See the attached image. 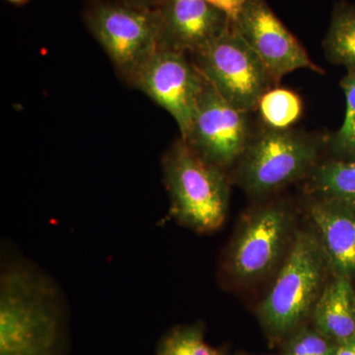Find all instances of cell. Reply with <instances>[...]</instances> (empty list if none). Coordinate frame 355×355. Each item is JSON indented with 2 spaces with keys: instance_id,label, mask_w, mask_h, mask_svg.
I'll use <instances>...</instances> for the list:
<instances>
[{
  "instance_id": "277c9868",
  "label": "cell",
  "mask_w": 355,
  "mask_h": 355,
  "mask_svg": "<svg viewBox=\"0 0 355 355\" xmlns=\"http://www.w3.org/2000/svg\"><path fill=\"white\" fill-rule=\"evenodd\" d=\"M323 140L293 130L268 128L252 135L237 162V181L253 197H263L310 174Z\"/></svg>"
},
{
  "instance_id": "5b68a950",
  "label": "cell",
  "mask_w": 355,
  "mask_h": 355,
  "mask_svg": "<svg viewBox=\"0 0 355 355\" xmlns=\"http://www.w3.org/2000/svg\"><path fill=\"white\" fill-rule=\"evenodd\" d=\"M195 64L217 92L249 113L275 83L253 49L231 22L218 38L195 53Z\"/></svg>"
},
{
  "instance_id": "44dd1931",
  "label": "cell",
  "mask_w": 355,
  "mask_h": 355,
  "mask_svg": "<svg viewBox=\"0 0 355 355\" xmlns=\"http://www.w3.org/2000/svg\"><path fill=\"white\" fill-rule=\"evenodd\" d=\"M162 1L163 0H116L119 3L137 7H146V8H156V7L160 6Z\"/></svg>"
},
{
  "instance_id": "7402d4cb",
  "label": "cell",
  "mask_w": 355,
  "mask_h": 355,
  "mask_svg": "<svg viewBox=\"0 0 355 355\" xmlns=\"http://www.w3.org/2000/svg\"><path fill=\"white\" fill-rule=\"evenodd\" d=\"M333 355H355V340L338 345Z\"/></svg>"
},
{
  "instance_id": "2e32d148",
  "label": "cell",
  "mask_w": 355,
  "mask_h": 355,
  "mask_svg": "<svg viewBox=\"0 0 355 355\" xmlns=\"http://www.w3.org/2000/svg\"><path fill=\"white\" fill-rule=\"evenodd\" d=\"M258 108L263 121L275 130H288L301 116L302 101L288 89H270L261 97Z\"/></svg>"
},
{
  "instance_id": "603a6c76",
  "label": "cell",
  "mask_w": 355,
  "mask_h": 355,
  "mask_svg": "<svg viewBox=\"0 0 355 355\" xmlns=\"http://www.w3.org/2000/svg\"><path fill=\"white\" fill-rule=\"evenodd\" d=\"M7 1L16 4V6H23V4L27 3L28 0H7Z\"/></svg>"
},
{
  "instance_id": "8992f818",
  "label": "cell",
  "mask_w": 355,
  "mask_h": 355,
  "mask_svg": "<svg viewBox=\"0 0 355 355\" xmlns=\"http://www.w3.org/2000/svg\"><path fill=\"white\" fill-rule=\"evenodd\" d=\"M93 36L123 76L132 79L161 48L156 8L119 3H99L86 15Z\"/></svg>"
},
{
  "instance_id": "cb8c5ba5",
  "label": "cell",
  "mask_w": 355,
  "mask_h": 355,
  "mask_svg": "<svg viewBox=\"0 0 355 355\" xmlns=\"http://www.w3.org/2000/svg\"><path fill=\"white\" fill-rule=\"evenodd\" d=\"M239 355H249V354H239Z\"/></svg>"
},
{
  "instance_id": "52a82bcc",
  "label": "cell",
  "mask_w": 355,
  "mask_h": 355,
  "mask_svg": "<svg viewBox=\"0 0 355 355\" xmlns=\"http://www.w3.org/2000/svg\"><path fill=\"white\" fill-rule=\"evenodd\" d=\"M293 216L282 202L268 203L244 219L229 248L226 268L239 282L261 279L279 263L291 237Z\"/></svg>"
},
{
  "instance_id": "ba28073f",
  "label": "cell",
  "mask_w": 355,
  "mask_h": 355,
  "mask_svg": "<svg viewBox=\"0 0 355 355\" xmlns=\"http://www.w3.org/2000/svg\"><path fill=\"white\" fill-rule=\"evenodd\" d=\"M186 53L160 48L130 81L176 121L181 139L190 132L205 78Z\"/></svg>"
},
{
  "instance_id": "8fae6325",
  "label": "cell",
  "mask_w": 355,
  "mask_h": 355,
  "mask_svg": "<svg viewBox=\"0 0 355 355\" xmlns=\"http://www.w3.org/2000/svg\"><path fill=\"white\" fill-rule=\"evenodd\" d=\"M156 10L161 48L183 53L202 51L232 22L207 0H163Z\"/></svg>"
},
{
  "instance_id": "7a4b0ae2",
  "label": "cell",
  "mask_w": 355,
  "mask_h": 355,
  "mask_svg": "<svg viewBox=\"0 0 355 355\" xmlns=\"http://www.w3.org/2000/svg\"><path fill=\"white\" fill-rule=\"evenodd\" d=\"M330 270L316 231L296 232L286 261L270 293L261 302L259 318L272 338H289L311 316Z\"/></svg>"
},
{
  "instance_id": "ffe728a7",
  "label": "cell",
  "mask_w": 355,
  "mask_h": 355,
  "mask_svg": "<svg viewBox=\"0 0 355 355\" xmlns=\"http://www.w3.org/2000/svg\"><path fill=\"white\" fill-rule=\"evenodd\" d=\"M211 6L225 13L234 22L248 0H207Z\"/></svg>"
},
{
  "instance_id": "7c38bea8",
  "label": "cell",
  "mask_w": 355,
  "mask_h": 355,
  "mask_svg": "<svg viewBox=\"0 0 355 355\" xmlns=\"http://www.w3.org/2000/svg\"><path fill=\"white\" fill-rule=\"evenodd\" d=\"M309 214L335 275L355 277V202L318 198Z\"/></svg>"
},
{
  "instance_id": "9a60e30c",
  "label": "cell",
  "mask_w": 355,
  "mask_h": 355,
  "mask_svg": "<svg viewBox=\"0 0 355 355\" xmlns=\"http://www.w3.org/2000/svg\"><path fill=\"white\" fill-rule=\"evenodd\" d=\"M327 57L331 62L355 70V6L336 4L324 41Z\"/></svg>"
},
{
  "instance_id": "6da1fadb",
  "label": "cell",
  "mask_w": 355,
  "mask_h": 355,
  "mask_svg": "<svg viewBox=\"0 0 355 355\" xmlns=\"http://www.w3.org/2000/svg\"><path fill=\"white\" fill-rule=\"evenodd\" d=\"M64 309L55 282L26 261L0 277V355H58Z\"/></svg>"
},
{
  "instance_id": "d6986e66",
  "label": "cell",
  "mask_w": 355,
  "mask_h": 355,
  "mask_svg": "<svg viewBox=\"0 0 355 355\" xmlns=\"http://www.w3.org/2000/svg\"><path fill=\"white\" fill-rule=\"evenodd\" d=\"M336 347L314 327H301L289 336L282 355H333Z\"/></svg>"
},
{
  "instance_id": "e0dca14e",
  "label": "cell",
  "mask_w": 355,
  "mask_h": 355,
  "mask_svg": "<svg viewBox=\"0 0 355 355\" xmlns=\"http://www.w3.org/2000/svg\"><path fill=\"white\" fill-rule=\"evenodd\" d=\"M155 355H224L205 342L202 324L173 329L159 343Z\"/></svg>"
},
{
  "instance_id": "5bb4252c",
  "label": "cell",
  "mask_w": 355,
  "mask_h": 355,
  "mask_svg": "<svg viewBox=\"0 0 355 355\" xmlns=\"http://www.w3.org/2000/svg\"><path fill=\"white\" fill-rule=\"evenodd\" d=\"M308 188L318 198L355 202V159H333L317 164L310 173Z\"/></svg>"
},
{
  "instance_id": "4fadbf2b",
  "label": "cell",
  "mask_w": 355,
  "mask_h": 355,
  "mask_svg": "<svg viewBox=\"0 0 355 355\" xmlns=\"http://www.w3.org/2000/svg\"><path fill=\"white\" fill-rule=\"evenodd\" d=\"M313 327L336 345L355 340V292L352 279L335 275L311 313Z\"/></svg>"
},
{
  "instance_id": "9c48e42d",
  "label": "cell",
  "mask_w": 355,
  "mask_h": 355,
  "mask_svg": "<svg viewBox=\"0 0 355 355\" xmlns=\"http://www.w3.org/2000/svg\"><path fill=\"white\" fill-rule=\"evenodd\" d=\"M252 135L248 112L233 106L205 79L184 141L200 157L225 170L239 161Z\"/></svg>"
},
{
  "instance_id": "ac0fdd59",
  "label": "cell",
  "mask_w": 355,
  "mask_h": 355,
  "mask_svg": "<svg viewBox=\"0 0 355 355\" xmlns=\"http://www.w3.org/2000/svg\"><path fill=\"white\" fill-rule=\"evenodd\" d=\"M345 100L347 111L342 128L331 139V148L340 160L355 159V70L347 71L340 83Z\"/></svg>"
},
{
  "instance_id": "30bf717a",
  "label": "cell",
  "mask_w": 355,
  "mask_h": 355,
  "mask_svg": "<svg viewBox=\"0 0 355 355\" xmlns=\"http://www.w3.org/2000/svg\"><path fill=\"white\" fill-rule=\"evenodd\" d=\"M233 24L261 58L275 83L298 69L323 72L265 0H248Z\"/></svg>"
},
{
  "instance_id": "3957f363",
  "label": "cell",
  "mask_w": 355,
  "mask_h": 355,
  "mask_svg": "<svg viewBox=\"0 0 355 355\" xmlns=\"http://www.w3.org/2000/svg\"><path fill=\"white\" fill-rule=\"evenodd\" d=\"M171 214L200 233L223 225L229 209V184L224 170L205 160L180 139L163 158Z\"/></svg>"
}]
</instances>
